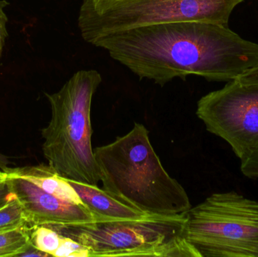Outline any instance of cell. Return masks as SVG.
I'll use <instances>...</instances> for the list:
<instances>
[{"instance_id":"obj_1","label":"cell","mask_w":258,"mask_h":257,"mask_svg":"<svg viewBox=\"0 0 258 257\" xmlns=\"http://www.w3.org/2000/svg\"><path fill=\"white\" fill-rule=\"evenodd\" d=\"M92 45L140 79L164 86L175 78L237 79L258 65V43L213 23L186 21L135 27L104 35Z\"/></svg>"},{"instance_id":"obj_3","label":"cell","mask_w":258,"mask_h":257,"mask_svg":"<svg viewBox=\"0 0 258 257\" xmlns=\"http://www.w3.org/2000/svg\"><path fill=\"white\" fill-rule=\"evenodd\" d=\"M102 77L95 69L75 72L57 92L45 94L49 123L42 130V149L48 164L67 179L91 185L101 182L92 145V100Z\"/></svg>"},{"instance_id":"obj_19","label":"cell","mask_w":258,"mask_h":257,"mask_svg":"<svg viewBox=\"0 0 258 257\" xmlns=\"http://www.w3.org/2000/svg\"><path fill=\"white\" fill-rule=\"evenodd\" d=\"M11 195H12V193L9 191V188L6 185V183L1 184L0 185V208L8 202V200L10 199Z\"/></svg>"},{"instance_id":"obj_16","label":"cell","mask_w":258,"mask_h":257,"mask_svg":"<svg viewBox=\"0 0 258 257\" xmlns=\"http://www.w3.org/2000/svg\"><path fill=\"white\" fill-rule=\"evenodd\" d=\"M7 5V2L5 0H0V60H1L6 39L8 36L7 29H6L8 18L4 11L5 7Z\"/></svg>"},{"instance_id":"obj_14","label":"cell","mask_w":258,"mask_h":257,"mask_svg":"<svg viewBox=\"0 0 258 257\" xmlns=\"http://www.w3.org/2000/svg\"><path fill=\"white\" fill-rule=\"evenodd\" d=\"M54 256L89 257V250L78 241L63 235L61 244Z\"/></svg>"},{"instance_id":"obj_10","label":"cell","mask_w":258,"mask_h":257,"mask_svg":"<svg viewBox=\"0 0 258 257\" xmlns=\"http://www.w3.org/2000/svg\"><path fill=\"white\" fill-rule=\"evenodd\" d=\"M3 172L7 176L21 178L59 199L77 205L84 204L74 187L49 164H41L26 167H7Z\"/></svg>"},{"instance_id":"obj_12","label":"cell","mask_w":258,"mask_h":257,"mask_svg":"<svg viewBox=\"0 0 258 257\" xmlns=\"http://www.w3.org/2000/svg\"><path fill=\"white\" fill-rule=\"evenodd\" d=\"M30 244V232L26 228L0 232V257L17 256Z\"/></svg>"},{"instance_id":"obj_8","label":"cell","mask_w":258,"mask_h":257,"mask_svg":"<svg viewBox=\"0 0 258 257\" xmlns=\"http://www.w3.org/2000/svg\"><path fill=\"white\" fill-rule=\"evenodd\" d=\"M6 183L21 205L28 230L38 226H71L98 221L85 205L59 199L26 180L7 176Z\"/></svg>"},{"instance_id":"obj_13","label":"cell","mask_w":258,"mask_h":257,"mask_svg":"<svg viewBox=\"0 0 258 257\" xmlns=\"http://www.w3.org/2000/svg\"><path fill=\"white\" fill-rule=\"evenodd\" d=\"M11 193L10 199L0 208V232L19 228L28 229L21 205L15 194Z\"/></svg>"},{"instance_id":"obj_7","label":"cell","mask_w":258,"mask_h":257,"mask_svg":"<svg viewBox=\"0 0 258 257\" xmlns=\"http://www.w3.org/2000/svg\"><path fill=\"white\" fill-rule=\"evenodd\" d=\"M197 116L209 132L225 140L240 160L258 149V84L227 81L197 103Z\"/></svg>"},{"instance_id":"obj_15","label":"cell","mask_w":258,"mask_h":257,"mask_svg":"<svg viewBox=\"0 0 258 257\" xmlns=\"http://www.w3.org/2000/svg\"><path fill=\"white\" fill-rule=\"evenodd\" d=\"M241 172L247 178H258V149L247 158L241 160Z\"/></svg>"},{"instance_id":"obj_20","label":"cell","mask_w":258,"mask_h":257,"mask_svg":"<svg viewBox=\"0 0 258 257\" xmlns=\"http://www.w3.org/2000/svg\"><path fill=\"white\" fill-rule=\"evenodd\" d=\"M9 164H11V161L9 158L6 155L0 153V170H4L9 167Z\"/></svg>"},{"instance_id":"obj_21","label":"cell","mask_w":258,"mask_h":257,"mask_svg":"<svg viewBox=\"0 0 258 257\" xmlns=\"http://www.w3.org/2000/svg\"><path fill=\"white\" fill-rule=\"evenodd\" d=\"M7 180V174L3 170H0V185L5 184Z\"/></svg>"},{"instance_id":"obj_18","label":"cell","mask_w":258,"mask_h":257,"mask_svg":"<svg viewBox=\"0 0 258 257\" xmlns=\"http://www.w3.org/2000/svg\"><path fill=\"white\" fill-rule=\"evenodd\" d=\"M18 257H32V256H36V257H48L51 256V255L48 254V253H45V252L42 251V250H39V249L36 248V247L33 245V244L30 243L29 244L28 247L24 250V251L20 253L18 255Z\"/></svg>"},{"instance_id":"obj_6","label":"cell","mask_w":258,"mask_h":257,"mask_svg":"<svg viewBox=\"0 0 258 257\" xmlns=\"http://www.w3.org/2000/svg\"><path fill=\"white\" fill-rule=\"evenodd\" d=\"M183 236L201 257H258V202L212 194L186 213Z\"/></svg>"},{"instance_id":"obj_22","label":"cell","mask_w":258,"mask_h":257,"mask_svg":"<svg viewBox=\"0 0 258 257\" xmlns=\"http://www.w3.org/2000/svg\"><path fill=\"white\" fill-rule=\"evenodd\" d=\"M88 1L92 2V3H101V2L114 1V0H88Z\"/></svg>"},{"instance_id":"obj_11","label":"cell","mask_w":258,"mask_h":257,"mask_svg":"<svg viewBox=\"0 0 258 257\" xmlns=\"http://www.w3.org/2000/svg\"><path fill=\"white\" fill-rule=\"evenodd\" d=\"M29 232L30 243L34 247L54 256L61 244L63 235L50 226H35Z\"/></svg>"},{"instance_id":"obj_5","label":"cell","mask_w":258,"mask_h":257,"mask_svg":"<svg viewBox=\"0 0 258 257\" xmlns=\"http://www.w3.org/2000/svg\"><path fill=\"white\" fill-rule=\"evenodd\" d=\"M243 0H83L78 15L82 38L92 45L101 36L135 27L198 21L228 26Z\"/></svg>"},{"instance_id":"obj_2","label":"cell","mask_w":258,"mask_h":257,"mask_svg":"<svg viewBox=\"0 0 258 257\" xmlns=\"http://www.w3.org/2000/svg\"><path fill=\"white\" fill-rule=\"evenodd\" d=\"M104 190L144 214L180 215L191 208L183 187L164 168L149 137L135 122L129 132L94 149Z\"/></svg>"},{"instance_id":"obj_9","label":"cell","mask_w":258,"mask_h":257,"mask_svg":"<svg viewBox=\"0 0 258 257\" xmlns=\"http://www.w3.org/2000/svg\"><path fill=\"white\" fill-rule=\"evenodd\" d=\"M67 180L74 187L85 206L96 216L98 222L135 220L147 214L122 202L98 186Z\"/></svg>"},{"instance_id":"obj_4","label":"cell","mask_w":258,"mask_h":257,"mask_svg":"<svg viewBox=\"0 0 258 257\" xmlns=\"http://www.w3.org/2000/svg\"><path fill=\"white\" fill-rule=\"evenodd\" d=\"M186 213L146 214L135 220L51 226L89 250V257H201L183 238Z\"/></svg>"},{"instance_id":"obj_17","label":"cell","mask_w":258,"mask_h":257,"mask_svg":"<svg viewBox=\"0 0 258 257\" xmlns=\"http://www.w3.org/2000/svg\"><path fill=\"white\" fill-rule=\"evenodd\" d=\"M237 80L242 84H258V65L242 74Z\"/></svg>"}]
</instances>
